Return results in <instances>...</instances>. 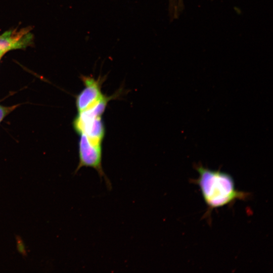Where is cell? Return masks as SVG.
<instances>
[{"mask_svg":"<svg viewBox=\"0 0 273 273\" xmlns=\"http://www.w3.org/2000/svg\"><path fill=\"white\" fill-rule=\"evenodd\" d=\"M199 177L194 180L199 186L208 208L213 209L232 203L237 200H245L249 193L236 189L234 180L229 174L213 170L201 165L196 167Z\"/></svg>","mask_w":273,"mask_h":273,"instance_id":"cell-1","label":"cell"},{"mask_svg":"<svg viewBox=\"0 0 273 273\" xmlns=\"http://www.w3.org/2000/svg\"><path fill=\"white\" fill-rule=\"evenodd\" d=\"M30 40L26 31L8 32L0 36V52L4 54L12 49L25 47Z\"/></svg>","mask_w":273,"mask_h":273,"instance_id":"cell-4","label":"cell"},{"mask_svg":"<svg viewBox=\"0 0 273 273\" xmlns=\"http://www.w3.org/2000/svg\"><path fill=\"white\" fill-rule=\"evenodd\" d=\"M81 79L84 87L76 98L78 113L92 107L105 96L101 91L102 81L100 78L96 79L91 76H82Z\"/></svg>","mask_w":273,"mask_h":273,"instance_id":"cell-3","label":"cell"},{"mask_svg":"<svg viewBox=\"0 0 273 273\" xmlns=\"http://www.w3.org/2000/svg\"><path fill=\"white\" fill-rule=\"evenodd\" d=\"M3 55V54L0 53V58H1V57Z\"/></svg>","mask_w":273,"mask_h":273,"instance_id":"cell-6","label":"cell"},{"mask_svg":"<svg viewBox=\"0 0 273 273\" xmlns=\"http://www.w3.org/2000/svg\"><path fill=\"white\" fill-rule=\"evenodd\" d=\"M78 142L79 162L75 172L82 167L94 168L98 172L101 180H104L109 190L112 189V184L106 175L102 166V145L91 141L85 134H79Z\"/></svg>","mask_w":273,"mask_h":273,"instance_id":"cell-2","label":"cell"},{"mask_svg":"<svg viewBox=\"0 0 273 273\" xmlns=\"http://www.w3.org/2000/svg\"><path fill=\"white\" fill-rule=\"evenodd\" d=\"M17 106L6 107L0 105V123L10 112L13 111Z\"/></svg>","mask_w":273,"mask_h":273,"instance_id":"cell-5","label":"cell"}]
</instances>
